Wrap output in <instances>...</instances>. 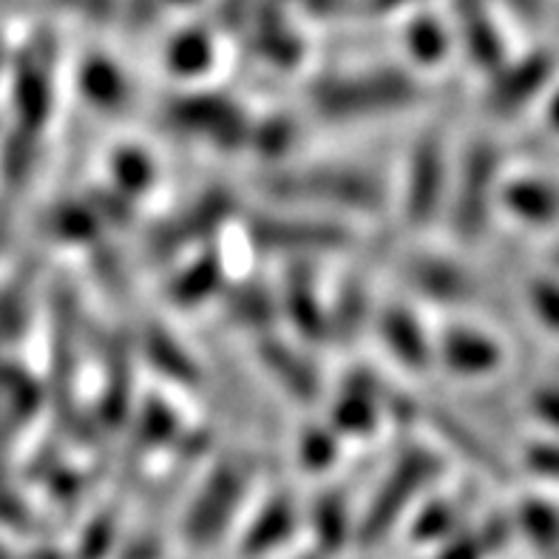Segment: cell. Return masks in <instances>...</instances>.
<instances>
[{"mask_svg":"<svg viewBox=\"0 0 559 559\" xmlns=\"http://www.w3.org/2000/svg\"><path fill=\"white\" fill-rule=\"evenodd\" d=\"M506 205L528 222H554L559 216V191L546 182L523 179L506 188Z\"/></svg>","mask_w":559,"mask_h":559,"instance_id":"obj_17","label":"cell"},{"mask_svg":"<svg viewBox=\"0 0 559 559\" xmlns=\"http://www.w3.org/2000/svg\"><path fill=\"white\" fill-rule=\"evenodd\" d=\"M537 412L546 418V424L559 426V392L557 390H543L534 401Z\"/></svg>","mask_w":559,"mask_h":559,"instance_id":"obj_29","label":"cell"},{"mask_svg":"<svg viewBox=\"0 0 559 559\" xmlns=\"http://www.w3.org/2000/svg\"><path fill=\"white\" fill-rule=\"evenodd\" d=\"M170 122L182 131L211 136V140L225 142V145H236L248 134L239 108L213 97L179 99L177 106L170 108Z\"/></svg>","mask_w":559,"mask_h":559,"instance_id":"obj_8","label":"cell"},{"mask_svg":"<svg viewBox=\"0 0 559 559\" xmlns=\"http://www.w3.org/2000/svg\"><path fill=\"white\" fill-rule=\"evenodd\" d=\"M438 472L440 461L429 449H412L404 461L392 468L390 480L383 483L372 506H369L358 539L367 543V546H376L378 539L386 537V532L401 520L406 506L420 495L426 483H432L438 477Z\"/></svg>","mask_w":559,"mask_h":559,"instance_id":"obj_2","label":"cell"},{"mask_svg":"<svg viewBox=\"0 0 559 559\" xmlns=\"http://www.w3.org/2000/svg\"><path fill=\"white\" fill-rule=\"evenodd\" d=\"M412 97H415V85L406 78L376 74V78H355L344 80V83L319 85L316 106L330 117H358V114L406 106Z\"/></svg>","mask_w":559,"mask_h":559,"instance_id":"obj_3","label":"cell"},{"mask_svg":"<svg viewBox=\"0 0 559 559\" xmlns=\"http://www.w3.org/2000/svg\"><path fill=\"white\" fill-rule=\"evenodd\" d=\"M207 60H211V49H207L199 37H182V40L177 43V49L170 51V66L177 71H182V74L199 71Z\"/></svg>","mask_w":559,"mask_h":559,"instance_id":"obj_25","label":"cell"},{"mask_svg":"<svg viewBox=\"0 0 559 559\" xmlns=\"http://www.w3.org/2000/svg\"><path fill=\"white\" fill-rule=\"evenodd\" d=\"M353 234L335 222L312 219H253L250 222V241L264 250L282 253H316V250L347 248Z\"/></svg>","mask_w":559,"mask_h":559,"instance_id":"obj_6","label":"cell"},{"mask_svg":"<svg viewBox=\"0 0 559 559\" xmlns=\"http://www.w3.org/2000/svg\"><path fill=\"white\" fill-rule=\"evenodd\" d=\"M262 358L270 372L284 383V390H290L296 395V401H312L316 397V392H319L316 369L305 358H298L290 347H284L278 341H264Z\"/></svg>","mask_w":559,"mask_h":559,"instance_id":"obj_14","label":"cell"},{"mask_svg":"<svg viewBox=\"0 0 559 559\" xmlns=\"http://www.w3.org/2000/svg\"><path fill=\"white\" fill-rule=\"evenodd\" d=\"M443 358L457 372H486L497 364V349L486 335L452 326L443 335Z\"/></svg>","mask_w":559,"mask_h":559,"instance_id":"obj_16","label":"cell"},{"mask_svg":"<svg viewBox=\"0 0 559 559\" xmlns=\"http://www.w3.org/2000/svg\"><path fill=\"white\" fill-rule=\"evenodd\" d=\"M409 282L415 290L424 293L426 298L435 301H466L475 296V284L463 273L457 264L447 262V259H432V255H420L415 262H409Z\"/></svg>","mask_w":559,"mask_h":559,"instance_id":"obj_10","label":"cell"},{"mask_svg":"<svg viewBox=\"0 0 559 559\" xmlns=\"http://www.w3.org/2000/svg\"><path fill=\"white\" fill-rule=\"evenodd\" d=\"M548 120H551V126L559 131V94H557V97H554L551 111H548Z\"/></svg>","mask_w":559,"mask_h":559,"instance_id":"obj_30","label":"cell"},{"mask_svg":"<svg viewBox=\"0 0 559 559\" xmlns=\"http://www.w3.org/2000/svg\"><path fill=\"white\" fill-rule=\"evenodd\" d=\"M148 358L156 369H165V372H170L168 378H174V381H179V383L197 381V369H193V364L188 361V355H185L182 349H179L177 341L170 338L165 330H159V326H151Z\"/></svg>","mask_w":559,"mask_h":559,"instance_id":"obj_22","label":"cell"},{"mask_svg":"<svg viewBox=\"0 0 559 559\" xmlns=\"http://www.w3.org/2000/svg\"><path fill=\"white\" fill-rule=\"evenodd\" d=\"M287 307L296 324L305 330L307 335L319 338L324 333V319H321V307L316 301V287L307 270H293L290 282H287Z\"/></svg>","mask_w":559,"mask_h":559,"instance_id":"obj_19","label":"cell"},{"mask_svg":"<svg viewBox=\"0 0 559 559\" xmlns=\"http://www.w3.org/2000/svg\"><path fill=\"white\" fill-rule=\"evenodd\" d=\"M497 163H500V151L491 142H477L468 151L466 163H463V179L454 199V230L461 234L463 241H475L486 227V213H489L491 188H495Z\"/></svg>","mask_w":559,"mask_h":559,"instance_id":"obj_5","label":"cell"},{"mask_svg":"<svg viewBox=\"0 0 559 559\" xmlns=\"http://www.w3.org/2000/svg\"><path fill=\"white\" fill-rule=\"evenodd\" d=\"M248 475V463L241 461H225L216 466L188 518V539L193 546H211L222 537L227 520L234 518L236 506L245 495Z\"/></svg>","mask_w":559,"mask_h":559,"instance_id":"obj_4","label":"cell"},{"mask_svg":"<svg viewBox=\"0 0 559 559\" xmlns=\"http://www.w3.org/2000/svg\"><path fill=\"white\" fill-rule=\"evenodd\" d=\"M222 284V264L219 255L213 253L207 259H199L197 264H191L188 270H182L174 284H170V298L177 301V305L188 307V305H199V301H205L216 287Z\"/></svg>","mask_w":559,"mask_h":559,"instance_id":"obj_18","label":"cell"},{"mask_svg":"<svg viewBox=\"0 0 559 559\" xmlns=\"http://www.w3.org/2000/svg\"><path fill=\"white\" fill-rule=\"evenodd\" d=\"M548 74H551V60H548V57H537V60H528V63L518 66V69L511 71L509 78L491 92V108H495L497 114L518 111L525 99L543 88Z\"/></svg>","mask_w":559,"mask_h":559,"instance_id":"obj_15","label":"cell"},{"mask_svg":"<svg viewBox=\"0 0 559 559\" xmlns=\"http://www.w3.org/2000/svg\"><path fill=\"white\" fill-rule=\"evenodd\" d=\"M523 525L525 532L532 534V539L543 548H557L559 546V511L551 509V506L534 503L523 506Z\"/></svg>","mask_w":559,"mask_h":559,"instance_id":"obj_23","label":"cell"},{"mask_svg":"<svg viewBox=\"0 0 559 559\" xmlns=\"http://www.w3.org/2000/svg\"><path fill=\"white\" fill-rule=\"evenodd\" d=\"M264 188L270 197L278 199H305V202L358 207V211H378L383 205L381 179L353 168L290 170L270 177Z\"/></svg>","mask_w":559,"mask_h":559,"instance_id":"obj_1","label":"cell"},{"mask_svg":"<svg viewBox=\"0 0 559 559\" xmlns=\"http://www.w3.org/2000/svg\"><path fill=\"white\" fill-rule=\"evenodd\" d=\"M230 312L234 319L245 326H267L273 321V293L262 284H239L236 290H230Z\"/></svg>","mask_w":559,"mask_h":559,"instance_id":"obj_21","label":"cell"},{"mask_svg":"<svg viewBox=\"0 0 559 559\" xmlns=\"http://www.w3.org/2000/svg\"><path fill=\"white\" fill-rule=\"evenodd\" d=\"M528 463L537 475L554 477L559 480V447L557 443H546V447H534L528 452Z\"/></svg>","mask_w":559,"mask_h":559,"instance_id":"obj_28","label":"cell"},{"mask_svg":"<svg viewBox=\"0 0 559 559\" xmlns=\"http://www.w3.org/2000/svg\"><path fill=\"white\" fill-rule=\"evenodd\" d=\"M114 177L126 191H145V185L154 179V168L140 151H120L114 159Z\"/></svg>","mask_w":559,"mask_h":559,"instance_id":"obj_24","label":"cell"},{"mask_svg":"<svg viewBox=\"0 0 559 559\" xmlns=\"http://www.w3.org/2000/svg\"><path fill=\"white\" fill-rule=\"evenodd\" d=\"M378 409V386L369 372H353L347 386L341 390L338 404H335V424L344 432L361 435L376 426Z\"/></svg>","mask_w":559,"mask_h":559,"instance_id":"obj_11","label":"cell"},{"mask_svg":"<svg viewBox=\"0 0 559 559\" xmlns=\"http://www.w3.org/2000/svg\"><path fill=\"white\" fill-rule=\"evenodd\" d=\"M532 301H534V310L539 312V319L559 330V284L534 282Z\"/></svg>","mask_w":559,"mask_h":559,"instance_id":"obj_26","label":"cell"},{"mask_svg":"<svg viewBox=\"0 0 559 559\" xmlns=\"http://www.w3.org/2000/svg\"><path fill=\"white\" fill-rule=\"evenodd\" d=\"M443 140L440 134H426L412 156L409 191H406V216L415 225H426L438 211L443 177H447V159H443Z\"/></svg>","mask_w":559,"mask_h":559,"instance_id":"obj_7","label":"cell"},{"mask_svg":"<svg viewBox=\"0 0 559 559\" xmlns=\"http://www.w3.org/2000/svg\"><path fill=\"white\" fill-rule=\"evenodd\" d=\"M381 335L397 361L415 369L426 367V361H429V344H426V335L418 321L412 319L404 307H392V310L383 312Z\"/></svg>","mask_w":559,"mask_h":559,"instance_id":"obj_13","label":"cell"},{"mask_svg":"<svg viewBox=\"0 0 559 559\" xmlns=\"http://www.w3.org/2000/svg\"><path fill=\"white\" fill-rule=\"evenodd\" d=\"M305 559H319V557H316V554H310V557H305Z\"/></svg>","mask_w":559,"mask_h":559,"instance_id":"obj_31","label":"cell"},{"mask_svg":"<svg viewBox=\"0 0 559 559\" xmlns=\"http://www.w3.org/2000/svg\"><path fill=\"white\" fill-rule=\"evenodd\" d=\"M234 205V199L227 191H211L207 197H202L197 205L191 207L188 213H182L179 219H174L170 225H163L151 236V248H154L156 255L163 253H174L185 245V241H191V236H202L211 234L213 227L219 225L222 219L227 216Z\"/></svg>","mask_w":559,"mask_h":559,"instance_id":"obj_9","label":"cell"},{"mask_svg":"<svg viewBox=\"0 0 559 559\" xmlns=\"http://www.w3.org/2000/svg\"><path fill=\"white\" fill-rule=\"evenodd\" d=\"M429 415H432V424L438 426L440 432L447 435L449 440H452L454 449H461V452L466 454L468 461L477 463V466H480L489 477H495V480H509L511 472L509 466H506L503 457H500L495 449L486 447L483 438H477V432H472L468 426H463L461 418H454L452 412L443 409V406L432 409Z\"/></svg>","mask_w":559,"mask_h":559,"instance_id":"obj_12","label":"cell"},{"mask_svg":"<svg viewBox=\"0 0 559 559\" xmlns=\"http://www.w3.org/2000/svg\"><path fill=\"white\" fill-rule=\"evenodd\" d=\"M293 528V509L282 500H276L273 506L264 509V514L255 520V525L250 528L248 539H245V551L248 554H262L270 551L273 546H278L282 539H287Z\"/></svg>","mask_w":559,"mask_h":559,"instance_id":"obj_20","label":"cell"},{"mask_svg":"<svg viewBox=\"0 0 559 559\" xmlns=\"http://www.w3.org/2000/svg\"><path fill=\"white\" fill-rule=\"evenodd\" d=\"M333 454L335 443L321 429H312L305 443H301V461L307 463V468H324L326 463L333 461Z\"/></svg>","mask_w":559,"mask_h":559,"instance_id":"obj_27","label":"cell"}]
</instances>
